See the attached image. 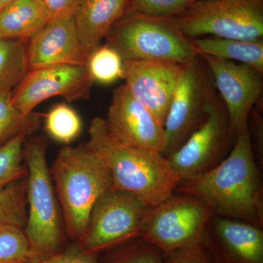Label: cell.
Here are the masks:
<instances>
[{
	"instance_id": "obj_1",
	"label": "cell",
	"mask_w": 263,
	"mask_h": 263,
	"mask_svg": "<svg viewBox=\"0 0 263 263\" xmlns=\"http://www.w3.org/2000/svg\"><path fill=\"white\" fill-rule=\"evenodd\" d=\"M175 193L201 200L214 215L263 228V183L249 126L224 160L204 174L181 180Z\"/></svg>"
},
{
	"instance_id": "obj_2",
	"label": "cell",
	"mask_w": 263,
	"mask_h": 263,
	"mask_svg": "<svg viewBox=\"0 0 263 263\" xmlns=\"http://www.w3.org/2000/svg\"><path fill=\"white\" fill-rule=\"evenodd\" d=\"M88 133V145L108 169L112 189L134 194L150 207L175 193L181 180L160 153L126 146L117 141L109 134L102 118L91 120Z\"/></svg>"
},
{
	"instance_id": "obj_3",
	"label": "cell",
	"mask_w": 263,
	"mask_h": 263,
	"mask_svg": "<svg viewBox=\"0 0 263 263\" xmlns=\"http://www.w3.org/2000/svg\"><path fill=\"white\" fill-rule=\"evenodd\" d=\"M50 173L65 233L72 242H78L84 236L95 204L111 188V176L87 143L63 147Z\"/></svg>"
},
{
	"instance_id": "obj_4",
	"label": "cell",
	"mask_w": 263,
	"mask_h": 263,
	"mask_svg": "<svg viewBox=\"0 0 263 263\" xmlns=\"http://www.w3.org/2000/svg\"><path fill=\"white\" fill-rule=\"evenodd\" d=\"M45 136L26 139L24 161L27 171V217L24 230L40 259L61 252L65 228L60 203L46 160Z\"/></svg>"
},
{
	"instance_id": "obj_5",
	"label": "cell",
	"mask_w": 263,
	"mask_h": 263,
	"mask_svg": "<svg viewBox=\"0 0 263 263\" xmlns=\"http://www.w3.org/2000/svg\"><path fill=\"white\" fill-rule=\"evenodd\" d=\"M105 39L123 61H163L182 65L198 58L192 40L171 18L129 13L118 21Z\"/></svg>"
},
{
	"instance_id": "obj_6",
	"label": "cell",
	"mask_w": 263,
	"mask_h": 263,
	"mask_svg": "<svg viewBox=\"0 0 263 263\" xmlns=\"http://www.w3.org/2000/svg\"><path fill=\"white\" fill-rule=\"evenodd\" d=\"M185 36L242 41L263 39V0H210L192 3L171 17Z\"/></svg>"
},
{
	"instance_id": "obj_7",
	"label": "cell",
	"mask_w": 263,
	"mask_h": 263,
	"mask_svg": "<svg viewBox=\"0 0 263 263\" xmlns=\"http://www.w3.org/2000/svg\"><path fill=\"white\" fill-rule=\"evenodd\" d=\"M214 215L206 204L187 194L174 193L149 207L142 224L141 237L163 254L201 243L204 231Z\"/></svg>"
},
{
	"instance_id": "obj_8",
	"label": "cell",
	"mask_w": 263,
	"mask_h": 263,
	"mask_svg": "<svg viewBox=\"0 0 263 263\" xmlns=\"http://www.w3.org/2000/svg\"><path fill=\"white\" fill-rule=\"evenodd\" d=\"M149 207L134 194L110 188L95 204L84 236L76 243L85 252L101 254L140 238Z\"/></svg>"
},
{
	"instance_id": "obj_9",
	"label": "cell",
	"mask_w": 263,
	"mask_h": 263,
	"mask_svg": "<svg viewBox=\"0 0 263 263\" xmlns=\"http://www.w3.org/2000/svg\"><path fill=\"white\" fill-rule=\"evenodd\" d=\"M216 95L210 72L201 57L185 66L164 122V157L174 154L201 125Z\"/></svg>"
},
{
	"instance_id": "obj_10",
	"label": "cell",
	"mask_w": 263,
	"mask_h": 263,
	"mask_svg": "<svg viewBox=\"0 0 263 263\" xmlns=\"http://www.w3.org/2000/svg\"><path fill=\"white\" fill-rule=\"evenodd\" d=\"M235 142L226 107L216 95L206 119L167 159L181 181L215 167L229 155Z\"/></svg>"
},
{
	"instance_id": "obj_11",
	"label": "cell",
	"mask_w": 263,
	"mask_h": 263,
	"mask_svg": "<svg viewBox=\"0 0 263 263\" xmlns=\"http://www.w3.org/2000/svg\"><path fill=\"white\" fill-rule=\"evenodd\" d=\"M94 81L86 65H62L29 70L12 90L13 103L24 114L45 100L60 96L67 101L89 98Z\"/></svg>"
},
{
	"instance_id": "obj_12",
	"label": "cell",
	"mask_w": 263,
	"mask_h": 263,
	"mask_svg": "<svg viewBox=\"0 0 263 263\" xmlns=\"http://www.w3.org/2000/svg\"><path fill=\"white\" fill-rule=\"evenodd\" d=\"M206 65L214 87L226 107L235 141L248 127L254 105L262 92V73L243 64L200 56Z\"/></svg>"
},
{
	"instance_id": "obj_13",
	"label": "cell",
	"mask_w": 263,
	"mask_h": 263,
	"mask_svg": "<svg viewBox=\"0 0 263 263\" xmlns=\"http://www.w3.org/2000/svg\"><path fill=\"white\" fill-rule=\"evenodd\" d=\"M104 120L109 134L117 141L162 155L165 146L164 126L129 93L125 84L114 90Z\"/></svg>"
},
{
	"instance_id": "obj_14",
	"label": "cell",
	"mask_w": 263,
	"mask_h": 263,
	"mask_svg": "<svg viewBox=\"0 0 263 263\" xmlns=\"http://www.w3.org/2000/svg\"><path fill=\"white\" fill-rule=\"evenodd\" d=\"M186 65L163 61H124L129 93L164 126L170 104Z\"/></svg>"
},
{
	"instance_id": "obj_15",
	"label": "cell",
	"mask_w": 263,
	"mask_h": 263,
	"mask_svg": "<svg viewBox=\"0 0 263 263\" xmlns=\"http://www.w3.org/2000/svg\"><path fill=\"white\" fill-rule=\"evenodd\" d=\"M202 245L215 263H263V228L214 215Z\"/></svg>"
},
{
	"instance_id": "obj_16",
	"label": "cell",
	"mask_w": 263,
	"mask_h": 263,
	"mask_svg": "<svg viewBox=\"0 0 263 263\" xmlns=\"http://www.w3.org/2000/svg\"><path fill=\"white\" fill-rule=\"evenodd\" d=\"M29 41V70L87 63L89 56L81 45L74 15L51 17Z\"/></svg>"
},
{
	"instance_id": "obj_17",
	"label": "cell",
	"mask_w": 263,
	"mask_h": 263,
	"mask_svg": "<svg viewBox=\"0 0 263 263\" xmlns=\"http://www.w3.org/2000/svg\"><path fill=\"white\" fill-rule=\"evenodd\" d=\"M129 3L130 0H81L74 18L81 45L88 56L126 14Z\"/></svg>"
},
{
	"instance_id": "obj_18",
	"label": "cell",
	"mask_w": 263,
	"mask_h": 263,
	"mask_svg": "<svg viewBox=\"0 0 263 263\" xmlns=\"http://www.w3.org/2000/svg\"><path fill=\"white\" fill-rule=\"evenodd\" d=\"M51 18L41 0H13L0 8V38L28 42Z\"/></svg>"
},
{
	"instance_id": "obj_19",
	"label": "cell",
	"mask_w": 263,
	"mask_h": 263,
	"mask_svg": "<svg viewBox=\"0 0 263 263\" xmlns=\"http://www.w3.org/2000/svg\"><path fill=\"white\" fill-rule=\"evenodd\" d=\"M191 40L199 56L205 55L238 62L263 74V39L242 41L206 36Z\"/></svg>"
},
{
	"instance_id": "obj_20",
	"label": "cell",
	"mask_w": 263,
	"mask_h": 263,
	"mask_svg": "<svg viewBox=\"0 0 263 263\" xmlns=\"http://www.w3.org/2000/svg\"><path fill=\"white\" fill-rule=\"evenodd\" d=\"M41 120L40 114H24L15 108L12 90L0 91V146L19 135L29 138L41 127Z\"/></svg>"
},
{
	"instance_id": "obj_21",
	"label": "cell",
	"mask_w": 263,
	"mask_h": 263,
	"mask_svg": "<svg viewBox=\"0 0 263 263\" xmlns=\"http://www.w3.org/2000/svg\"><path fill=\"white\" fill-rule=\"evenodd\" d=\"M28 43L0 38V91L13 90L29 72Z\"/></svg>"
},
{
	"instance_id": "obj_22",
	"label": "cell",
	"mask_w": 263,
	"mask_h": 263,
	"mask_svg": "<svg viewBox=\"0 0 263 263\" xmlns=\"http://www.w3.org/2000/svg\"><path fill=\"white\" fill-rule=\"evenodd\" d=\"M45 129L54 141L69 144L80 135L82 122L75 109L57 104L45 116Z\"/></svg>"
},
{
	"instance_id": "obj_23",
	"label": "cell",
	"mask_w": 263,
	"mask_h": 263,
	"mask_svg": "<svg viewBox=\"0 0 263 263\" xmlns=\"http://www.w3.org/2000/svg\"><path fill=\"white\" fill-rule=\"evenodd\" d=\"M39 259L23 228L0 224V263H34Z\"/></svg>"
},
{
	"instance_id": "obj_24",
	"label": "cell",
	"mask_w": 263,
	"mask_h": 263,
	"mask_svg": "<svg viewBox=\"0 0 263 263\" xmlns=\"http://www.w3.org/2000/svg\"><path fill=\"white\" fill-rule=\"evenodd\" d=\"M98 263H164V254L138 238L105 251L100 255Z\"/></svg>"
},
{
	"instance_id": "obj_25",
	"label": "cell",
	"mask_w": 263,
	"mask_h": 263,
	"mask_svg": "<svg viewBox=\"0 0 263 263\" xmlns=\"http://www.w3.org/2000/svg\"><path fill=\"white\" fill-rule=\"evenodd\" d=\"M27 177L0 189V224L24 228L27 217Z\"/></svg>"
},
{
	"instance_id": "obj_26",
	"label": "cell",
	"mask_w": 263,
	"mask_h": 263,
	"mask_svg": "<svg viewBox=\"0 0 263 263\" xmlns=\"http://www.w3.org/2000/svg\"><path fill=\"white\" fill-rule=\"evenodd\" d=\"M94 82L110 84L124 76V61L119 53L108 45L100 46L95 50L86 63Z\"/></svg>"
},
{
	"instance_id": "obj_27",
	"label": "cell",
	"mask_w": 263,
	"mask_h": 263,
	"mask_svg": "<svg viewBox=\"0 0 263 263\" xmlns=\"http://www.w3.org/2000/svg\"><path fill=\"white\" fill-rule=\"evenodd\" d=\"M27 137L12 138L0 146V189L28 176L24 164V146Z\"/></svg>"
},
{
	"instance_id": "obj_28",
	"label": "cell",
	"mask_w": 263,
	"mask_h": 263,
	"mask_svg": "<svg viewBox=\"0 0 263 263\" xmlns=\"http://www.w3.org/2000/svg\"><path fill=\"white\" fill-rule=\"evenodd\" d=\"M190 4V0H130L127 12L171 18L182 13Z\"/></svg>"
},
{
	"instance_id": "obj_29",
	"label": "cell",
	"mask_w": 263,
	"mask_h": 263,
	"mask_svg": "<svg viewBox=\"0 0 263 263\" xmlns=\"http://www.w3.org/2000/svg\"><path fill=\"white\" fill-rule=\"evenodd\" d=\"M100 255L85 252L76 242H72L61 252L39 259L34 263H98Z\"/></svg>"
},
{
	"instance_id": "obj_30",
	"label": "cell",
	"mask_w": 263,
	"mask_h": 263,
	"mask_svg": "<svg viewBox=\"0 0 263 263\" xmlns=\"http://www.w3.org/2000/svg\"><path fill=\"white\" fill-rule=\"evenodd\" d=\"M164 263H215L201 243L164 254Z\"/></svg>"
},
{
	"instance_id": "obj_31",
	"label": "cell",
	"mask_w": 263,
	"mask_h": 263,
	"mask_svg": "<svg viewBox=\"0 0 263 263\" xmlns=\"http://www.w3.org/2000/svg\"><path fill=\"white\" fill-rule=\"evenodd\" d=\"M51 17L74 15L81 0H41Z\"/></svg>"
},
{
	"instance_id": "obj_32",
	"label": "cell",
	"mask_w": 263,
	"mask_h": 263,
	"mask_svg": "<svg viewBox=\"0 0 263 263\" xmlns=\"http://www.w3.org/2000/svg\"><path fill=\"white\" fill-rule=\"evenodd\" d=\"M252 128L254 131V143H252L254 155L257 157V162L259 165L262 166L263 164V144H262V119L259 114L254 113L252 110Z\"/></svg>"
},
{
	"instance_id": "obj_33",
	"label": "cell",
	"mask_w": 263,
	"mask_h": 263,
	"mask_svg": "<svg viewBox=\"0 0 263 263\" xmlns=\"http://www.w3.org/2000/svg\"><path fill=\"white\" fill-rule=\"evenodd\" d=\"M13 1V0H0V7L2 8V7L5 6V5Z\"/></svg>"
},
{
	"instance_id": "obj_34",
	"label": "cell",
	"mask_w": 263,
	"mask_h": 263,
	"mask_svg": "<svg viewBox=\"0 0 263 263\" xmlns=\"http://www.w3.org/2000/svg\"><path fill=\"white\" fill-rule=\"evenodd\" d=\"M190 1L192 4V3H197V2L210 1V0H190Z\"/></svg>"
},
{
	"instance_id": "obj_35",
	"label": "cell",
	"mask_w": 263,
	"mask_h": 263,
	"mask_svg": "<svg viewBox=\"0 0 263 263\" xmlns=\"http://www.w3.org/2000/svg\"><path fill=\"white\" fill-rule=\"evenodd\" d=\"M0 8H1V7H0Z\"/></svg>"
}]
</instances>
